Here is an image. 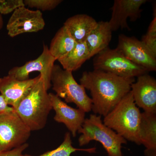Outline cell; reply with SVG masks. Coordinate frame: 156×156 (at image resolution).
Segmentation results:
<instances>
[{
  "label": "cell",
  "instance_id": "6da1fadb",
  "mask_svg": "<svg viewBox=\"0 0 156 156\" xmlns=\"http://www.w3.org/2000/svg\"><path fill=\"white\" fill-rule=\"evenodd\" d=\"M135 81V78L121 77L95 69L84 72L80 79V85L90 91L92 110L95 114L104 117L131 91V84Z\"/></svg>",
  "mask_w": 156,
  "mask_h": 156
},
{
  "label": "cell",
  "instance_id": "7a4b0ae2",
  "mask_svg": "<svg viewBox=\"0 0 156 156\" xmlns=\"http://www.w3.org/2000/svg\"><path fill=\"white\" fill-rule=\"evenodd\" d=\"M141 113L130 91L104 117L103 122L126 140L141 145L139 134Z\"/></svg>",
  "mask_w": 156,
  "mask_h": 156
},
{
  "label": "cell",
  "instance_id": "3957f363",
  "mask_svg": "<svg viewBox=\"0 0 156 156\" xmlns=\"http://www.w3.org/2000/svg\"><path fill=\"white\" fill-rule=\"evenodd\" d=\"M52 109L49 93L41 76L15 110L32 131L44 128Z\"/></svg>",
  "mask_w": 156,
  "mask_h": 156
},
{
  "label": "cell",
  "instance_id": "277c9868",
  "mask_svg": "<svg viewBox=\"0 0 156 156\" xmlns=\"http://www.w3.org/2000/svg\"><path fill=\"white\" fill-rule=\"evenodd\" d=\"M78 132L81 134L78 140L80 146L87 145L90 141L95 140L102 144L109 156H123L122 144H126L127 140L105 126L101 120V116L90 115L89 118L85 119Z\"/></svg>",
  "mask_w": 156,
  "mask_h": 156
},
{
  "label": "cell",
  "instance_id": "5b68a950",
  "mask_svg": "<svg viewBox=\"0 0 156 156\" xmlns=\"http://www.w3.org/2000/svg\"><path fill=\"white\" fill-rule=\"evenodd\" d=\"M51 83L56 95L64 99L66 103L75 104L78 108L86 113L92 111V99L87 95L85 88L77 83L72 72L54 65Z\"/></svg>",
  "mask_w": 156,
  "mask_h": 156
},
{
  "label": "cell",
  "instance_id": "8992f818",
  "mask_svg": "<svg viewBox=\"0 0 156 156\" xmlns=\"http://www.w3.org/2000/svg\"><path fill=\"white\" fill-rule=\"evenodd\" d=\"M95 70L112 73L121 77L135 78L147 73L143 68L134 64L116 48L109 47L95 55L93 59Z\"/></svg>",
  "mask_w": 156,
  "mask_h": 156
},
{
  "label": "cell",
  "instance_id": "52a82bcc",
  "mask_svg": "<svg viewBox=\"0 0 156 156\" xmlns=\"http://www.w3.org/2000/svg\"><path fill=\"white\" fill-rule=\"evenodd\" d=\"M30 129L14 108L0 113V153L8 151L26 143Z\"/></svg>",
  "mask_w": 156,
  "mask_h": 156
},
{
  "label": "cell",
  "instance_id": "ba28073f",
  "mask_svg": "<svg viewBox=\"0 0 156 156\" xmlns=\"http://www.w3.org/2000/svg\"><path fill=\"white\" fill-rule=\"evenodd\" d=\"M45 22L41 11L20 7L13 12L6 28L8 34L14 37L24 33L37 32L44 29Z\"/></svg>",
  "mask_w": 156,
  "mask_h": 156
},
{
  "label": "cell",
  "instance_id": "9c48e42d",
  "mask_svg": "<svg viewBox=\"0 0 156 156\" xmlns=\"http://www.w3.org/2000/svg\"><path fill=\"white\" fill-rule=\"evenodd\" d=\"M116 49L130 61L143 68L148 73L156 71V56L141 41L135 37L120 35Z\"/></svg>",
  "mask_w": 156,
  "mask_h": 156
},
{
  "label": "cell",
  "instance_id": "30bf717a",
  "mask_svg": "<svg viewBox=\"0 0 156 156\" xmlns=\"http://www.w3.org/2000/svg\"><path fill=\"white\" fill-rule=\"evenodd\" d=\"M55 61L48 46L44 44L43 52L36 59L27 62L22 66L13 67L9 70L8 74L22 81L29 79L31 73L39 72L44 80L45 88L48 90L52 86L51 75Z\"/></svg>",
  "mask_w": 156,
  "mask_h": 156
},
{
  "label": "cell",
  "instance_id": "8fae6325",
  "mask_svg": "<svg viewBox=\"0 0 156 156\" xmlns=\"http://www.w3.org/2000/svg\"><path fill=\"white\" fill-rule=\"evenodd\" d=\"M41 75L33 79L19 80L8 74L0 78V92L6 103L14 110L39 80Z\"/></svg>",
  "mask_w": 156,
  "mask_h": 156
},
{
  "label": "cell",
  "instance_id": "7c38bea8",
  "mask_svg": "<svg viewBox=\"0 0 156 156\" xmlns=\"http://www.w3.org/2000/svg\"><path fill=\"white\" fill-rule=\"evenodd\" d=\"M147 0H115L111 8L112 16L108 21L112 31L119 29L130 30L127 23L129 18L135 21L141 16V7Z\"/></svg>",
  "mask_w": 156,
  "mask_h": 156
},
{
  "label": "cell",
  "instance_id": "4fadbf2b",
  "mask_svg": "<svg viewBox=\"0 0 156 156\" xmlns=\"http://www.w3.org/2000/svg\"><path fill=\"white\" fill-rule=\"evenodd\" d=\"M131 92L136 106L146 112L156 113V80L147 73L137 77Z\"/></svg>",
  "mask_w": 156,
  "mask_h": 156
},
{
  "label": "cell",
  "instance_id": "5bb4252c",
  "mask_svg": "<svg viewBox=\"0 0 156 156\" xmlns=\"http://www.w3.org/2000/svg\"><path fill=\"white\" fill-rule=\"evenodd\" d=\"M53 109L56 114L54 119L56 122L64 124L75 137L85 120L86 112L80 109L71 107L56 95L49 93Z\"/></svg>",
  "mask_w": 156,
  "mask_h": 156
},
{
  "label": "cell",
  "instance_id": "9a60e30c",
  "mask_svg": "<svg viewBox=\"0 0 156 156\" xmlns=\"http://www.w3.org/2000/svg\"><path fill=\"white\" fill-rule=\"evenodd\" d=\"M93 17L86 14H79L68 18L63 26L77 43L86 42L87 37L97 25Z\"/></svg>",
  "mask_w": 156,
  "mask_h": 156
},
{
  "label": "cell",
  "instance_id": "2e32d148",
  "mask_svg": "<svg viewBox=\"0 0 156 156\" xmlns=\"http://www.w3.org/2000/svg\"><path fill=\"white\" fill-rule=\"evenodd\" d=\"M112 32L108 21L98 22L96 27L86 41L90 58L108 48L112 40Z\"/></svg>",
  "mask_w": 156,
  "mask_h": 156
},
{
  "label": "cell",
  "instance_id": "e0dca14e",
  "mask_svg": "<svg viewBox=\"0 0 156 156\" xmlns=\"http://www.w3.org/2000/svg\"><path fill=\"white\" fill-rule=\"evenodd\" d=\"M139 134L140 144L147 150L156 151V115L151 113H141Z\"/></svg>",
  "mask_w": 156,
  "mask_h": 156
},
{
  "label": "cell",
  "instance_id": "ac0fdd59",
  "mask_svg": "<svg viewBox=\"0 0 156 156\" xmlns=\"http://www.w3.org/2000/svg\"><path fill=\"white\" fill-rule=\"evenodd\" d=\"M77 42L63 26L53 37L50 44V54L58 60L66 56L75 47Z\"/></svg>",
  "mask_w": 156,
  "mask_h": 156
},
{
  "label": "cell",
  "instance_id": "d6986e66",
  "mask_svg": "<svg viewBox=\"0 0 156 156\" xmlns=\"http://www.w3.org/2000/svg\"><path fill=\"white\" fill-rule=\"evenodd\" d=\"M89 58L86 42L77 43L75 47L66 56L58 59L62 69L73 72L80 68Z\"/></svg>",
  "mask_w": 156,
  "mask_h": 156
},
{
  "label": "cell",
  "instance_id": "ffe728a7",
  "mask_svg": "<svg viewBox=\"0 0 156 156\" xmlns=\"http://www.w3.org/2000/svg\"><path fill=\"white\" fill-rule=\"evenodd\" d=\"M95 147L88 149H77L74 147L72 145L70 133L68 132L66 133L63 142L58 147L38 156H71V154L76 151H84L92 153H95Z\"/></svg>",
  "mask_w": 156,
  "mask_h": 156
},
{
  "label": "cell",
  "instance_id": "44dd1931",
  "mask_svg": "<svg viewBox=\"0 0 156 156\" xmlns=\"http://www.w3.org/2000/svg\"><path fill=\"white\" fill-rule=\"evenodd\" d=\"M25 5L31 8H36L39 11H51L62 2V0H25Z\"/></svg>",
  "mask_w": 156,
  "mask_h": 156
},
{
  "label": "cell",
  "instance_id": "7402d4cb",
  "mask_svg": "<svg viewBox=\"0 0 156 156\" xmlns=\"http://www.w3.org/2000/svg\"><path fill=\"white\" fill-rule=\"evenodd\" d=\"M25 6L23 0H0V14H8Z\"/></svg>",
  "mask_w": 156,
  "mask_h": 156
},
{
  "label": "cell",
  "instance_id": "603a6c76",
  "mask_svg": "<svg viewBox=\"0 0 156 156\" xmlns=\"http://www.w3.org/2000/svg\"><path fill=\"white\" fill-rule=\"evenodd\" d=\"M141 42L146 47L156 56V35L146 34L142 37Z\"/></svg>",
  "mask_w": 156,
  "mask_h": 156
},
{
  "label": "cell",
  "instance_id": "cb8c5ba5",
  "mask_svg": "<svg viewBox=\"0 0 156 156\" xmlns=\"http://www.w3.org/2000/svg\"><path fill=\"white\" fill-rule=\"evenodd\" d=\"M28 144H24L23 145L11 150L0 153V156H30L29 155H23V151L28 147Z\"/></svg>",
  "mask_w": 156,
  "mask_h": 156
},
{
  "label": "cell",
  "instance_id": "d4e9b609",
  "mask_svg": "<svg viewBox=\"0 0 156 156\" xmlns=\"http://www.w3.org/2000/svg\"><path fill=\"white\" fill-rule=\"evenodd\" d=\"M148 34L152 35H156V16L154 17V19L151 22L147 29V32Z\"/></svg>",
  "mask_w": 156,
  "mask_h": 156
},
{
  "label": "cell",
  "instance_id": "484cf974",
  "mask_svg": "<svg viewBox=\"0 0 156 156\" xmlns=\"http://www.w3.org/2000/svg\"><path fill=\"white\" fill-rule=\"evenodd\" d=\"M12 108H13L9 107L7 104L2 96L0 95V113L6 111L10 110Z\"/></svg>",
  "mask_w": 156,
  "mask_h": 156
},
{
  "label": "cell",
  "instance_id": "4316f807",
  "mask_svg": "<svg viewBox=\"0 0 156 156\" xmlns=\"http://www.w3.org/2000/svg\"><path fill=\"white\" fill-rule=\"evenodd\" d=\"M156 151L146 150L145 154L147 156H156Z\"/></svg>",
  "mask_w": 156,
  "mask_h": 156
},
{
  "label": "cell",
  "instance_id": "83f0119b",
  "mask_svg": "<svg viewBox=\"0 0 156 156\" xmlns=\"http://www.w3.org/2000/svg\"><path fill=\"white\" fill-rule=\"evenodd\" d=\"M3 26H4V20H3L2 15L0 14V30L2 29Z\"/></svg>",
  "mask_w": 156,
  "mask_h": 156
}]
</instances>
